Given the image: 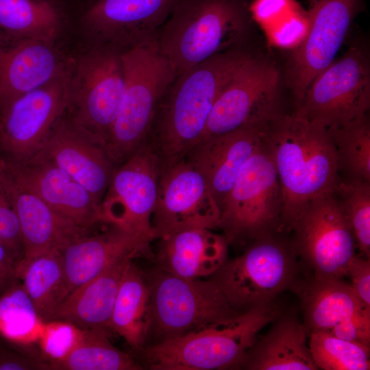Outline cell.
<instances>
[{"label": "cell", "instance_id": "cell-17", "mask_svg": "<svg viewBox=\"0 0 370 370\" xmlns=\"http://www.w3.org/2000/svg\"><path fill=\"white\" fill-rule=\"evenodd\" d=\"M179 0H97L82 22L97 45L122 52L154 38Z\"/></svg>", "mask_w": 370, "mask_h": 370}, {"label": "cell", "instance_id": "cell-30", "mask_svg": "<svg viewBox=\"0 0 370 370\" xmlns=\"http://www.w3.org/2000/svg\"><path fill=\"white\" fill-rule=\"evenodd\" d=\"M17 271L38 319L47 321L67 295L61 253H49L21 261Z\"/></svg>", "mask_w": 370, "mask_h": 370}, {"label": "cell", "instance_id": "cell-39", "mask_svg": "<svg viewBox=\"0 0 370 370\" xmlns=\"http://www.w3.org/2000/svg\"><path fill=\"white\" fill-rule=\"evenodd\" d=\"M347 276L350 278V285L356 295L370 308V258L356 254L349 264Z\"/></svg>", "mask_w": 370, "mask_h": 370}, {"label": "cell", "instance_id": "cell-26", "mask_svg": "<svg viewBox=\"0 0 370 370\" xmlns=\"http://www.w3.org/2000/svg\"><path fill=\"white\" fill-rule=\"evenodd\" d=\"M267 332L258 337L240 369L247 370H317L304 323L291 314L278 316Z\"/></svg>", "mask_w": 370, "mask_h": 370}, {"label": "cell", "instance_id": "cell-34", "mask_svg": "<svg viewBox=\"0 0 370 370\" xmlns=\"http://www.w3.org/2000/svg\"><path fill=\"white\" fill-rule=\"evenodd\" d=\"M334 193L357 247L370 258V182L340 180Z\"/></svg>", "mask_w": 370, "mask_h": 370}, {"label": "cell", "instance_id": "cell-3", "mask_svg": "<svg viewBox=\"0 0 370 370\" xmlns=\"http://www.w3.org/2000/svg\"><path fill=\"white\" fill-rule=\"evenodd\" d=\"M282 313L275 300L234 318L134 352L143 369H240L260 332Z\"/></svg>", "mask_w": 370, "mask_h": 370}, {"label": "cell", "instance_id": "cell-13", "mask_svg": "<svg viewBox=\"0 0 370 370\" xmlns=\"http://www.w3.org/2000/svg\"><path fill=\"white\" fill-rule=\"evenodd\" d=\"M292 230L293 247L313 277L347 276L356 245L334 191L312 201Z\"/></svg>", "mask_w": 370, "mask_h": 370}, {"label": "cell", "instance_id": "cell-9", "mask_svg": "<svg viewBox=\"0 0 370 370\" xmlns=\"http://www.w3.org/2000/svg\"><path fill=\"white\" fill-rule=\"evenodd\" d=\"M72 58L50 79L22 95L0 112V159L21 165L45 147L64 116Z\"/></svg>", "mask_w": 370, "mask_h": 370}, {"label": "cell", "instance_id": "cell-19", "mask_svg": "<svg viewBox=\"0 0 370 370\" xmlns=\"http://www.w3.org/2000/svg\"><path fill=\"white\" fill-rule=\"evenodd\" d=\"M6 165L21 185L79 226L94 230L103 223L94 196L53 160L36 156L21 165Z\"/></svg>", "mask_w": 370, "mask_h": 370}, {"label": "cell", "instance_id": "cell-38", "mask_svg": "<svg viewBox=\"0 0 370 370\" xmlns=\"http://www.w3.org/2000/svg\"><path fill=\"white\" fill-rule=\"evenodd\" d=\"M328 332L341 339L370 347V310L342 321Z\"/></svg>", "mask_w": 370, "mask_h": 370}, {"label": "cell", "instance_id": "cell-25", "mask_svg": "<svg viewBox=\"0 0 370 370\" xmlns=\"http://www.w3.org/2000/svg\"><path fill=\"white\" fill-rule=\"evenodd\" d=\"M134 258H122L70 292L55 308L47 321H59L81 329L110 330L116 297L125 269Z\"/></svg>", "mask_w": 370, "mask_h": 370}, {"label": "cell", "instance_id": "cell-2", "mask_svg": "<svg viewBox=\"0 0 370 370\" xmlns=\"http://www.w3.org/2000/svg\"><path fill=\"white\" fill-rule=\"evenodd\" d=\"M249 56L234 48L175 77L158 106L146 142L161 171L184 159L199 140L219 95Z\"/></svg>", "mask_w": 370, "mask_h": 370}, {"label": "cell", "instance_id": "cell-1", "mask_svg": "<svg viewBox=\"0 0 370 370\" xmlns=\"http://www.w3.org/2000/svg\"><path fill=\"white\" fill-rule=\"evenodd\" d=\"M264 144L282 191L280 227L292 230L308 205L339 182L336 147L325 127L295 114L278 113L264 125Z\"/></svg>", "mask_w": 370, "mask_h": 370}, {"label": "cell", "instance_id": "cell-41", "mask_svg": "<svg viewBox=\"0 0 370 370\" xmlns=\"http://www.w3.org/2000/svg\"><path fill=\"white\" fill-rule=\"evenodd\" d=\"M44 366L34 360L18 356H0V369H37Z\"/></svg>", "mask_w": 370, "mask_h": 370}, {"label": "cell", "instance_id": "cell-16", "mask_svg": "<svg viewBox=\"0 0 370 370\" xmlns=\"http://www.w3.org/2000/svg\"><path fill=\"white\" fill-rule=\"evenodd\" d=\"M360 4L361 0H310L308 34L293 50L286 67V82L297 102L334 60Z\"/></svg>", "mask_w": 370, "mask_h": 370}, {"label": "cell", "instance_id": "cell-14", "mask_svg": "<svg viewBox=\"0 0 370 370\" xmlns=\"http://www.w3.org/2000/svg\"><path fill=\"white\" fill-rule=\"evenodd\" d=\"M160 172L158 157L147 143L116 167L100 204L102 222L153 241L151 220Z\"/></svg>", "mask_w": 370, "mask_h": 370}, {"label": "cell", "instance_id": "cell-40", "mask_svg": "<svg viewBox=\"0 0 370 370\" xmlns=\"http://www.w3.org/2000/svg\"><path fill=\"white\" fill-rule=\"evenodd\" d=\"M18 280L17 263L0 243V297L18 283Z\"/></svg>", "mask_w": 370, "mask_h": 370}, {"label": "cell", "instance_id": "cell-10", "mask_svg": "<svg viewBox=\"0 0 370 370\" xmlns=\"http://www.w3.org/2000/svg\"><path fill=\"white\" fill-rule=\"evenodd\" d=\"M369 58L356 45L313 79L293 114L330 130L369 114Z\"/></svg>", "mask_w": 370, "mask_h": 370}, {"label": "cell", "instance_id": "cell-22", "mask_svg": "<svg viewBox=\"0 0 370 370\" xmlns=\"http://www.w3.org/2000/svg\"><path fill=\"white\" fill-rule=\"evenodd\" d=\"M46 42L0 29V112L16 99L46 82L69 62Z\"/></svg>", "mask_w": 370, "mask_h": 370}, {"label": "cell", "instance_id": "cell-4", "mask_svg": "<svg viewBox=\"0 0 370 370\" xmlns=\"http://www.w3.org/2000/svg\"><path fill=\"white\" fill-rule=\"evenodd\" d=\"M243 0H179L157 34L176 76L235 48L247 26Z\"/></svg>", "mask_w": 370, "mask_h": 370}, {"label": "cell", "instance_id": "cell-18", "mask_svg": "<svg viewBox=\"0 0 370 370\" xmlns=\"http://www.w3.org/2000/svg\"><path fill=\"white\" fill-rule=\"evenodd\" d=\"M36 156L53 160L101 204L115 166L107 153L104 141L99 137L64 114L45 147Z\"/></svg>", "mask_w": 370, "mask_h": 370}, {"label": "cell", "instance_id": "cell-6", "mask_svg": "<svg viewBox=\"0 0 370 370\" xmlns=\"http://www.w3.org/2000/svg\"><path fill=\"white\" fill-rule=\"evenodd\" d=\"M145 275L151 300L145 346L230 320L241 313L231 306L210 278H184L156 266Z\"/></svg>", "mask_w": 370, "mask_h": 370}, {"label": "cell", "instance_id": "cell-29", "mask_svg": "<svg viewBox=\"0 0 370 370\" xmlns=\"http://www.w3.org/2000/svg\"><path fill=\"white\" fill-rule=\"evenodd\" d=\"M53 369L63 370H140V365L131 354L114 347L108 330L87 329L79 331L71 348L53 358Z\"/></svg>", "mask_w": 370, "mask_h": 370}, {"label": "cell", "instance_id": "cell-7", "mask_svg": "<svg viewBox=\"0 0 370 370\" xmlns=\"http://www.w3.org/2000/svg\"><path fill=\"white\" fill-rule=\"evenodd\" d=\"M275 232L253 239L242 254L209 277L238 312L272 302L297 284L298 256L292 242Z\"/></svg>", "mask_w": 370, "mask_h": 370}, {"label": "cell", "instance_id": "cell-20", "mask_svg": "<svg viewBox=\"0 0 370 370\" xmlns=\"http://www.w3.org/2000/svg\"><path fill=\"white\" fill-rule=\"evenodd\" d=\"M265 123L201 139L184 157L203 175L220 210L241 170L263 145Z\"/></svg>", "mask_w": 370, "mask_h": 370}, {"label": "cell", "instance_id": "cell-11", "mask_svg": "<svg viewBox=\"0 0 370 370\" xmlns=\"http://www.w3.org/2000/svg\"><path fill=\"white\" fill-rule=\"evenodd\" d=\"M282 206L277 171L264 141L241 170L221 208L219 227L228 243L253 240L280 227Z\"/></svg>", "mask_w": 370, "mask_h": 370}, {"label": "cell", "instance_id": "cell-37", "mask_svg": "<svg viewBox=\"0 0 370 370\" xmlns=\"http://www.w3.org/2000/svg\"><path fill=\"white\" fill-rule=\"evenodd\" d=\"M298 4L295 0H253L249 12L265 32L284 23Z\"/></svg>", "mask_w": 370, "mask_h": 370}, {"label": "cell", "instance_id": "cell-31", "mask_svg": "<svg viewBox=\"0 0 370 370\" xmlns=\"http://www.w3.org/2000/svg\"><path fill=\"white\" fill-rule=\"evenodd\" d=\"M62 14L52 0H0V29L8 34L53 42Z\"/></svg>", "mask_w": 370, "mask_h": 370}, {"label": "cell", "instance_id": "cell-32", "mask_svg": "<svg viewBox=\"0 0 370 370\" xmlns=\"http://www.w3.org/2000/svg\"><path fill=\"white\" fill-rule=\"evenodd\" d=\"M334 140L339 171L349 181L370 182V123L369 114L328 130Z\"/></svg>", "mask_w": 370, "mask_h": 370}, {"label": "cell", "instance_id": "cell-21", "mask_svg": "<svg viewBox=\"0 0 370 370\" xmlns=\"http://www.w3.org/2000/svg\"><path fill=\"white\" fill-rule=\"evenodd\" d=\"M151 241L114 225L103 223L101 230H94L73 242L61 252L67 295L122 258L153 259Z\"/></svg>", "mask_w": 370, "mask_h": 370}, {"label": "cell", "instance_id": "cell-28", "mask_svg": "<svg viewBox=\"0 0 370 370\" xmlns=\"http://www.w3.org/2000/svg\"><path fill=\"white\" fill-rule=\"evenodd\" d=\"M150 323V293L145 272L132 260L121 279L110 330L121 336L133 352H137L146 345Z\"/></svg>", "mask_w": 370, "mask_h": 370}, {"label": "cell", "instance_id": "cell-35", "mask_svg": "<svg viewBox=\"0 0 370 370\" xmlns=\"http://www.w3.org/2000/svg\"><path fill=\"white\" fill-rule=\"evenodd\" d=\"M38 317L18 282L0 297V332L12 341H21L29 332Z\"/></svg>", "mask_w": 370, "mask_h": 370}, {"label": "cell", "instance_id": "cell-5", "mask_svg": "<svg viewBox=\"0 0 370 370\" xmlns=\"http://www.w3.org/2000/svg\"><path fill=\"white\" fill-rule=\"evenodd\" d=\"M125 88L121 105L106 141L115 168L147 142L158 106L176 77L156 36L121 52Z\"/></svg>", "mask_w": 370, "mask_h": 370}, {"label": "cell", "instance_id": "cell-12", "mask_svg": "<svg viewBox=\"0 0 370 370\" xmlns=\"http://www.w3.org/2000/svg\"><path fill=\"white\" fill-rule=\"evenodd\" d=\"M280 82L273 63L250 55L219 95L199 140L269 121L279 113Z\"/></svg>", "mask_w": 370, "mask_h": 370}, {"label": "cell", "instance_id": "cell-24", "mask_svg": "<svg viewBox=\"0 0 370 370\" xmlns=\"http://www.w3.org/2000/svg\"><path fill=\"white\" fill-rule=\"evenodd\" d=\"M157 240L156 266L181 278H209L227 260L228 242L210 229L184 230Z\"/></svg>", "mask_w": 370, "mask_h": 370}, {"label": "cell", "instance_id": "cell-8", "mask_svg": "<svg viewBox=\"0 0 370 370\" xmlns=\"http://www.w3.org/2000/svg\"><path fill=\"white\" fill-rule=\"evenodd\" d=\"M121 53L114 48L96 45L72 58L64 114L105 145L124 93Z\"/></svg>", "mask_w": 370, "mask_h": 370}, {"label": "cell", "instance_id": "cell-33", "mask_svg": "<svg viewBox=\"0 0 370 370\" xmlns=\"http://www.w3.org/2000/svg\"><path fill=\"white\" fill-rule=\"evenodd\" d=\"M314 364L324 370H369L370 347L341 339L325 331L309 332Z\"/></svg>", "mask_w": 370, "mask_h": 370}, {"label": "cell", "instance_id": "cell-23", "mask_svg": "<svg viewBox=\"0 0 370 370\" xmlns=\"http://www.w3.org/2000/svg\"><path fill=\"white\" fill-rule=\"evenodd\" d=\"M8 169L23 242L21 261L49 253H61L71 243L95 230L82 227L58 213L21 185Z\"/></svg>", "mask_w": 370, "mask_h": 370}, {"label": "cell", "instance_id": "cell-36", "mask_svg": "<svg viewBox=\"0 0 370 370\" xmlns=\"http://www.w3.org/2000/svg\"><path fill=\"white\" fill-rule=\"evenodd\" d=\"M0 243L11 254L17 264L24 256L20 223L16 212L10 177L0 159Z\"/></svg>", "mask_w": 370, "mask_h": 370}, {"label": "cell", "instance_id": "cell-15", "mask_svg": "<svg viewBox=\"0 0 370 370\" xmlns=\"http://www.w3.org/2000/svg\"><path fill=\"white\" fill-rule=\"evenodd\" d=\"M220 208L203 175L182 159L160 172L151 225L154 240L188 229L219 227Z\"/></svg>", "mask_w": 370, "mask_h": 370}, {"label": "cell", "instance_id": "cell-27", "mask_svg": "<svg viewBox=\"0 0 370 370\" xmlns=\"http://www.w3.org/2000/svg\"><path fill=\"white\" fill-rule=\"evenodd\" d=\"M297 290L301 298L304 324L309 332H328L342 321L370 310L358 298L350 284L340 278L313 277Z\"/></svg>", "mask_w": 370, "mask_h": 370}]
</instances>
